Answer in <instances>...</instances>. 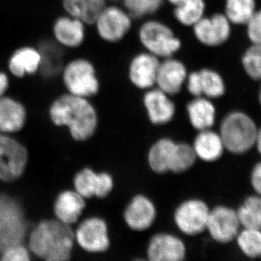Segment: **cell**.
Here are the masks:
<instances>
[{"label":"cell","instance_id":"cell-1","mask_svg":"<svg viewBox=\"0 0 261 261\" xmlns=\"http://www.w3.org/2000/svg\"><path fill=\"white\" fill-rule=\"evenodd\" d=\"M49 116L57 126L68 127L77 141L88 140L97 129V112L87 98L63 94L51 104Z\"/></svg>","mask_w":261,"mask_h":261},{"label":"cell","instance_id":"cell-2","mask_svg":"<svg viewBox=\"0 0 261 261\" xmlns=\"http://www.w3.org/2000/svg\"><path fill=\"white\" fill-rule=\"evenodd\" d=\"M75 240L70 225L59 220H45L31 233L29 248L34 255L45 260H68L71 257Z\"/></svg>","mask_w":261,"mask_h":261},{"label":"cell","instance_id":"cell-3","mask_svg":"<svg viewBox=\"0 0 261 261\" xmlns=\"http://www.w3.org/2000/svg\"><path fill=\"white\" fill-rule=\"evenodd\" d=\"M255 122L243 112L234 111L225 117L219 135L225 149L233 154L245 153L255 146L257 134Z\"/></svg>","mask_w":261,"mask_h":261},{"label":"cell","instance_id":"cell-4","mask_svg":"<svg viewBox=\"0 0 261 261\" xmlns=\"http://www.w3.org/2000/svg\"><path fill=\"white\" fill-rule=\"evenodd\" d=\"M138 36L145 51L160 59L173 57L181 49V41L172 29L159 20H146L141 25Z\"/></svg>","mask_w":261,"mask_h":261},{"label":"cell","instance_id":"cell-5","mask_svg":"<svg viewBox=\"0 0 261 261\" xmlns=\"http://www.w3.org/2000/svg\"><path fill=\"white\" fill-rule=\"evenodd\" d=\"M62 74L68 93L88 99L99 92L95 68L87 60L80 58L70 61L65 65Z\"/></svg>","mask_w":261,"mask_h":261},{"label":"cell","instance_id":"cell-6","mask_svg":"<svg viewBox=\"0 0 261 261\" xmlns=\"http://www.w3.org/2000/svg\"><path fill=\"white\" fill-rule=\"evenodd\" d=\"M133 17L124 8L106 5L94 23L98 35L106 42L116 43L123 39L132 28Z\"/></svg>","mask_w":261,"mask_h":261},{"label":"cell","instance_id":"cell-7","mask_svg":"<svg viewBox=\"0 0 261 261\" xmlns=\"http://www.w3.org/2000/svg\"><path fill=\"white\" fill-rule=\"evenodd\" d=\"M211 209L200 199L184 201L174 213V222L179 231L188 236H196L206 231Z\"/></svg>","mask_w":261,"mask_h":261},{"label":"cell","instance_id":"cell-8","mask_svg":"<svg viewBox=\"0 0 261 261\" xmlns=\"http://www.w3.org/2000/svg\"><path fill=\"white\" fill-rule=\"evenodd\" d=\"M28 162V152L21 144L0 135V180L15 181L21 176Z\"/></svg>","mask_w":261,"mask_h":261},{"label":"cell","instance_id":"cell-9","mask_svg":"<svg viewBox=\"0 0 261 261\" xmlns=\"http://www.w3.org/2000/svg\"><path fill=\"white\" fill-rule=\"evenodd\" d=\"M241 226L237 211L219 205L211 209L206 230L217 243L226 244L236 239Z\"/></svg>","mask_w":261,"mask_h":261},{"label":"cell","instance_id":"cell-10","mask_svg":"<svg viewBox=\"0 0 261 261\" xmlns=\"http://www.w3.org/2000/svg\"><path fill=\"white\" fill-rule=\"evenodd\" d=\"M75 238L82 249L92 253L107 251L111 244L108 225L99 217L84 220L77 228Z\"/></svg>","mask_w":261,"mask_h":261},{"label":"cell","instance_id":"cell-11","mask_svg":"<svg viewBox=\"0 0 261 261\" xmlns=\"http://www.w3.org/2000/svg\"><path fill=\"white\" fill-rule=\"evenodd\" d=\"M231 22L221 13L204 16L192 27L197 40L207 47H217L226 42L231 34Z\"/></svg>","mask_w":261,"mask_h":261},{"label":"cell","instance_id":"cell-12","mask_svg":"<svg viewBox=\"0 0 261 261\" xmlns=\"http://www.w3.org/2000/svg\"><path fill=\"white\" fill-rule=\"evenodd\" d=\"M160 62V58L147 51L134 57L128 66V75L130 83L142 90L153 88L155 87Z\"/></svg>","mask_w":261,"mask_h":261},{"label":"cell","instance_id":"cell-13","mask_svg":"<svg viewBox=\"0 0 261 261\" xmlns=\"http://www.w3.org/2000/svg\"><path fill=\"white\" fill-rule=\"evenodd\" d=\"M187 249L181 239L172 233H159L149 240L147 255L151 261H181Z\"/></svg>","mask_w":261,"mask_h":261},{"label":"cell","instance_id":"cell-14","mask_svg":"<svg viewBox=\"0 0 261 261\" xmlns=\"http://www.w3.org/2000/svg\"><path fill=\"white\" fill-rule=\"evenodd\" d=\"M74 186L75 191L84 198H104L112 192L114 181L110 173H96L90 168H84L75 175Z\"/></svg>","mask_w":261,"mask_h":261},{"label":"cell","instance_id":"cell-15","mask_svg":"<svg viewBox=\"0 0 261 261\" xmlns=\"http://www.w3.org/2000/svg\"><path fill=\"white\" fill-rule=\"evenodd\" d=\"M188 75L187 67L173 57L164 58L160 62L155 87L173 96L179 93L186 83Z\"/></svg>","mask_w":261,"mask_h":261},{"label":"cell","instance_id":"cell-16","mask_svg":"<svg viewBox=\"0 0 261 261\" xmlns=\"http://www.w3.org/2000/svg\"><path fill=\"white\" fill-rule=\"evenodd\" d=\"M157 216L153 202L143 195L135 196L126 206L123 219L127 226L134 231H142L150 227Z\"/></svg>","mask_w":261,"mask_h":261},{"label":"cell","instance_id":"cell-17","mask_svg":"<svg viewBox=\"0 0 261 261\" xmlns=\"http://www.w3.org/2000/svg\"><path fill=\"white\" fill-rule=\"evenodd\" d=\"M143 103L149 121L154 125L166 124L174 118L176 106L171 96L156 87L146 90Z\"/></svg>","mask_w":261,"mask_h":261},{"label":"cell","instance_id":"cell-18","mask_svg":"<svg viewBox=\"0 0 261 261\" xmlns=\"http://www.w3.org/2000/svg\"><path fill=\"white\" fill-rule=\"evenodd\" d=\"M41 56L39 72L45 80H51L61 74L64 68L63 47L56 41L44 39L37 48Z\"/></svg>","mask_w":261,"mask_h":261},{"label":"cell","instance_id":"cell-19","mask_svg":"<svg viewBox=\"0 0 261 261\" xmlns=\"http://www.w3.org/2000/svg\"><path fill=\"white\" fill-rule=\"evenodd\" d=\"M85 23L70 16L60 17L53 25V34L57 42L63 47H80L85 37Z\"/></svg>","mask_w":261,"mask_h":261},{"label":"cell","instance_id":"cell-20","mask_svg":"<svg viewBox=\"0 0 261 261\" xmlns=\"http://www.w3.org/2000/svg\"><path fill=\"white\" fill-rule=\"evenodd\" d=\"M27 231L25 215L0 216V255L10 247L23 244Z\"/></svg>","mask_w":261,"mask_h":261},{"label":"cell","instance_id":"cell-21","mask_svg":"<svg viewBox=\"0 0 261 261\" xmlns=\"http://www.w3.org/2000/svg\"><path fill=\"white\" fill-rule=\"evenodd\" d=\"M85 198L76 191H65L55 202L54 212L57 219L70 225L78 221L85 208Z\"/></svg>","mask_w":261,"mask_h":261},{"label":"cell","instance_id":"cell-22","mask_svg":"<svg viewBox=\"0 0 261 261\" xmlns=\"http://www.w3.org/2000/svg\"><path fill=\"white\" fill-rule=\"evenodd\" d=\"M192 147L197 159L207 163L219 160L226 149L219 133L211 128L200 130L196 136Z\"/></svg>","mask_w":261,"mask_h":261},{"label":"cell","instance_id":"cell-23","mask_svg":"<svg viewBox=\"0 0 261 261\" xmlns=\"http://www.w3.org/2000/svg\"><path fill=\"white\" fill-rule=\"evenodd\" d=\"M25 118L27 112L21 103L9 97L0 98V132H18L23 128Z\"/></svg>","mask_w":261,"mask_h":261},{"label":"cell","instance_id":"cell-24","mask_svg":"<svg viewBox=\"0 0 261 261\" xmlns=\"http://www.w3.org/2000/svg\"><path fill=\"white\" fill-rule=\"evenodd\" d=\"M187 112L192 126L199 132L210 129L216 121V108L208 98L194 97L187 104Z\"/></svg>","mask_w":261,"mask_h":261},{"label":"cell","instance_id":"cell-25","mask_svg":"<svg viewBox=\"0 0 261 261\" xmlns=\"http://www.w3.org/2000/svg\"><path fill=\"white\" fill-rule=\"evenodd\" d=\"M40 63V53L38 49L23 47L13 53L8 62V68L12 74L22 78L39 72Z\"/></svg>","mask_w":261,"mask_h":261},{"label":"cell","instance_id":"cell-26","mask_svg":"<svg viewBox=\"0 0 261 261\" xmlns=\"http://www.w3.org/2000/svg\"><path fill=\"white\" fill-rule=\"evenodd\" d=\"M176 142L169 138L158 140L149 149L147 160L151 169L154 173L170 172Z\"/></svg>","mask_w":261,"mask_h":261},{"label":"cell","instance_id":"cell-27","mask_svg":"<svg viewBox=\"0 0 261 261\" xmlns=\"http://www.w3.org/2000/svg\"><path fill=\"white\" fill-rule=\"evenodd\" d=\"M174 7L175 18L185 27H192L205 16V0H186Z\"/></svg>","mask_w":261,"mask_h":261},{"label":"cell","instance_id":"cell-28","mask_svg":"<svg viewBox=\"0 0 261 261\" xmlns=\"http://www.w3.org/2000/svg\"><path fill=\"white\" fill-rule=\"evenodd\" d=\"M198 71L201 97L217 99L224 95L226 87L221 75L211 68H202Z\"/></svg>","mask_w":261,"mask_h":261},{"label":"cell","instance_id":"cell-29","mask_svg":"<svg viewBox=\"0 0 261 261\" xmlns=\"http://www.w3.org/2000/svg\"><path fill=\"white\" fill-rule=\"evenodd\" d=\"M237 214L244 228L261 229V196L256 194L247 197Z\"/></svg>","mask_w":261,"mask_h":261},{"label":"cell","instance_id":"cell-30","mask_svg":"<svg viewBox=\"0 0 261 261\" xmlns=\"http://www.w3.org/2000/svg\"><path fill=\"white\" fill-rule=\"evenodd\" d=\"M255 12L254 0H226L225 15L231 23L247 24Z\"/></svg>","mask_w":261,"mask_h":261},{"label":"cell","instance_id":"cell-31","mask_svg":"<svg viewBox=\"0 0 261 261\" xmlns=\"http://www.w3.org/2000/svg\"><path fill=\"white\" fill-rule=\"evenodd\" d=\"M239 248L250 258L261 257V229L244 228L236 238Z\"/></svg>","mask_w":261,"mask_h":261},{"label":"cell","instance_id":"cell-32","mask_svg":"<svg viewBox=\"0 0 261 261\" xmlns=\"http://www.w3.org/2000/svg\"><path fill=\"white\" fill-rule=\"evenodd\" d=\"M193 147L186 142H176L170 172L181 173L188 171L197 160Z\"/></svg>","mask_w":261,"mask_h":261},{"label":"cell","instance_id":"cell-33","mask_svg":"<svg viewBox=\"0 0 261 261\" xmlns=\"http://www.w3.org/2000/svg\"><path fill=\"white\" fill-rule=\"evenodd\" d=\"M125 8L134 18H143L156 13L163 0H121Z\"/></svg>","mask_w":261,"mask_h":261},{"label":"cell","instance_id":"cell-34","mask_svg":"<svg viewBox=\"0 0 261 261\" xmlns=\"http://www.w3.org/2000/svg\"><path fill=\"white\" fill-rule=\"evenodd\" d=\"M244 68L253 80H261V44H253L243 58Z\"/></svg>","mask_w":261,"mask_h":261},{"label":"cell","instance_id":"cell-35","mask_svg":"<svg viewBox=\"0 0 261 261\" xmlns=\"http://www.w3.org/2000/svg\"><path fill=\"white\" fill-rule=\"evenodd\" d=\"M63 6L68 15L80 19L85 24H93L94 18L87 0H62Z\"/></svg>","mask_w":261,"mask_h":261},{"label":"cell","instance_id":"cell-36","mask_svg":"<svg viewBox=\"0 0 261 261\" xmlns=\"http://www.w3.org/2000/svg\"><path fill=\"white\" fill-rule=\"evenodd\" d=\"M13 214H24L23 207L13 197L0 193V216Z\"/></svg>","mask_w":261,"mask_h":261},{"label":"cell","instance_id":"cell-37","mask_svg":"<svg viewBox=\"0 0 261 261\" xmlns=\"http://www.w3.org/2000/svg\"><path fill=\"white\" fill-rule=\"evenodd\" d=\"M0 255V259L5 261H27L30 259L29 250L23 244L9 247Z\"/></svg>","mask_w":261,"mask_h":261},{"label":"cell","instance_id":"cell-38","mask_svg":"<svg viewBox=\"0 0 261 261\" xmlns=\"http://www.w3.org/2000/svg\"><path fill=\"white\" fill-rule=\"evenodd\" d=\"M247 34L253 44H261V10L255 12L249 20Z\"/></svg>","mask_w":261,"mask_h":261},{"label":"cell","instance_id":"cell-39","mask_svg":"<svg viewBox=\"0 0 261 261\" xmlns=\"http://www.w3.org/2000/svg\"><path fill=\"white\" fill-rule=\"evenodd\" d=\"M250 181L257 195L261 196V162L257 163L252 168Z\"/></svg>","mask_w":261,"mask_h":261},{"label":"cell","instance_id":"cell-40","mask_svg":"<svg viewBox=\"0 0 261 261\" xmlns=\"http://www.w3.org/2000/svg\"><path fill=\"white\" fill-rule=\"evenodd\" d=\"M9 85L8 75L3 72H0V98L4 96L5 92Z\"/></svg>","mask_w":261,"mask_h":261},{"label":"cell","instance_id":"cell-41","mask_svg":"<svg viewBox=\"0 0 261 261\" xmlns=\"http://www.w3.org/2000/svg\"><path fill=\"white\" fill-rule=\"evenodd\" d=\"M255 145L256 146L257 151L261 154V128L257 130L256 140H255Z\"/></svg>","mask_w":261,"mask_h":261},{"label":"cell","instance_id":"cell-42","mask_svg":"<svg viewBox=\"0 0 261 261\" xmlns=\"http://www.w3.org/2000/svg\"><path fill=\"white\" fill-rule=\"evenodd\" d=\"M168 3H171V5H173V6H176V5L181 4L184 2L186 1V0H167Z\"/></svg>","mask_w":261,"mask_h":261},{"label":"cell","instance_id":"cell-43","mask_svg":"<svg viewBox=\"0 0 261 261\" xmlns=\"http://www.w3.org/2000/svg\"><path fill=\"white\" fill-rule=\"evenodd\" d=\"M259 100H260V105H261V89L260 92V94H259Z\"/></svg>","mask_w":261,"mask_h":261},{"label":"cell","instance_id":"cell-44","mask_svg":"<svg viewBox=\"0 0 261 261\" xmlns=\"http://www.w3.org/2000/svg\"><path fill=\"white\" fill-rule=\"evenodd\" d=\"M108 1H111V0H108ZM112 1H118V0H112Z\"/></svg>","mask_w":261,"mask_h":261}]
</instances>
